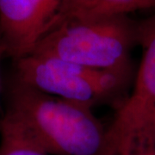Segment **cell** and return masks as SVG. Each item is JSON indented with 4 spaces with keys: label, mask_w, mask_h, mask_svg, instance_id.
Instances as JSON below:
<instances>
[{
    "label": "cell",
    "mask_w": 155,
    "mask_h": 155,
    "mask_svg": "<svg viewBox=\"0 0 155 155\" xmlns=\"http://www.w3.org/2000/svg\"><path fill=\"white\" fill-rule=\"evenodd\" d=\"M5 114L49 155H117L118 144L92 110L46 94L14 78Z\"/></svg>",
    "instance_id": "cell-1"
},
{
    "label": "cell",
    "mask_w": 155,
    "mask_h": 155,
    "mask_svg": "<svg viewBox=\"0 0 155 155\" xmlns=\"http://www.w3.org/2000/svg\"><path fill=\"white\" fill-rule=\"evenodd\" d=\"M136 45L138 22L127 15L89 21L66 19L30 53L97 70L134 73L131 52Z\"/></svg>",
    "instance_id": "cell-2"
},
{
    "label": "cell",
    "mask_w": 155,
    "mask_h": 155,
    "mask_svg": "<svg viewBox=\"0 0 155 155\" xmlns=\"http://www.w3.org/2000/svg\"><path fill=\"white\" fill-rule=\"evenodd\" d=\"M15 78L40 91L93 109L127 98L134 73L104 71L30 53L15 61Z\"/></svg>",
    "instance_id": "cell-3"
},
{
    "label": "cell",
    "mask_w": 155,
    "mask_h": 155,
    "mask_svg": "<svg viewBox=\"0 0 155 155\" xmlns=\"http://www.w3.org/2000/svg\"><path fill=\"white\" fill-rule=\"evenodd\" d=\"M68 0H0V35L8 56L29 54L65 20Z\"/></svg>",
    "instance_id": "cell-4"
},
{
    "label": "cell",
    "mask_w": 155,
    "mask_h": 155,
    "mask_svg": "<svg viewBox=\"0 0 155 155\" xmlns=\"http://www.w3.org/2000/svg\"><path fill=\"white\" fill-rule=\"evenodd\" d=\"M138 46L142 56L133 90L110 125L118 146L122 134L129 130L155 128V11L138 22Z\"/></svg>",
    "instance_id": "cell-5"
},
{
    "label": "cell",
    "mask_w": 155,
    "mask_h": 155,
    "mask_svg": "<svg viewBox=\"0 0 155 155\" xmlns=\"http://www.w3.org/2000/svg\"><path fill=\"white\" fill-rule=\"evenodd\" d=\"M149 9L155 10V0H68L65 20H97Z\"/></svg>",
    "instance_id": "cell-6"
},
{
    "label": "cell",
    "mask_w": 155,
    "mask_h": 155,
    "mask_svg": "<svg viewBox=\"0 0 155 155\" xmlns=\"http://www.w3.org/2000/svg\"><path fill=\"white\" fill-rule=\"evenodd\" d=\"M0 155H49L7 114L0 121Z\"/></svg>",
    "instance_id": "cell-7"
},
{
    "label": "cell",
    "mask_w": 155,
    "mask_h": 155,
    "mask_svg": "<svg viewBox=\"0 0 155 155\" xmlns=\"http://www.w3.org/2000/svg\"><path fill=\"white\" fill-rule=\"evenodd\" d=\"M117 155H155V128L126 132L121 137Z\"/></svg>",
    "instance_id": "cell-8"
},
{
    "label": "cell",
    "mask_w": 155,
    "mask_h": 155,
    "mask_svg": "<svg viewBox=\"0 0 155 155\" xmlns=\"http://www.w3.org/2000/svg\"><path fill=\"white\" fill-rule=\"evenodd\" d=\"M6 54L5 53V46L3 44V41H2V38H1V35H0V95H1V86H2V77H1V61H2V58L3 56ZM1 121V119H0Z\"/></svg>",
    "instance_id": "cell-9"
}]
</instances>
